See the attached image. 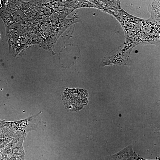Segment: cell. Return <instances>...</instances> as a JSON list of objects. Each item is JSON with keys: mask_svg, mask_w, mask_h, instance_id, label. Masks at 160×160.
<instances>
[{"mask_svg": "<svg viewBox=\"0 0 160 160\" xmlns=\"http://www.w3.org/2000/svg\"><path fill=\"white\" fill-rule=\"evenodd\" d=\"M64 23L63 18L55 14L25 25L31 32L39 37L43 48L52 51L57 39L66 28V24Z\"/></svg>", "mask_w": 160, "mask_h": 160, "instance_id": "2", "label": "cell"}, {"mask_svg": "<svg viewBox=\"0 0 160 160\" xmlns=\"http://www.w3.org/2000/svg\"><path fill=\"white\" fill-rule=\"evenodd\" d=\"M10 53L14 57L33 44L41 45L39 37L31 32L25 24L15 23L6 32Z\"/></svg>", "mask_w": 160, "mask_h": 160, "instance_id": "3", "label": "cell"}, {"mask_svg": "<svg viewBox=\"0 0 160 160\" xmlns=\"http://www.w3.org/2000/svg\"><path fill=\"white\" fill-rule=\"evenodd\" d=\"M13 127L16 126L17 129H20L21 131L26 133L32 130L38 132L43 131L46 127V123L43 121L39 115L37 118L33 117L27 119L11 123Z\"/></svg>", "mask_w": 160, "mask_h": 160, "instance_id": "5", "label": "cell"}, {"mask_svg": "<svg viewBox=\"0 0 160 160\" xmlns=\"http://www.w3.org/2000/svg\"></svg>", "mask_w": 160, "mask_h": 160, "instance_id": "6", "label": "cell"}, {"mask_svg": "<svg viewBox=\"0 0 160 160\" xmlns=\"http://www.w3.org/2000/svg\"><path fill=\"white\" fill-rule=\"evenodd\" d=\"M5 2L0 10V15L6 32L14 24H25L31 22L37 11L40 0H9Z\"/></svg>", "mask_w": 160, "mask_h": 160, "instance_id": "1", "label": "cell"}, {"mask_svg": "<svg viewBox=\"0 0 160 160\" xmlns=\"http://www.w3.org/2000/svg\"><path fill=\"white\" fill-rule=\"evenodd\" d=\"M87 92L84 90L69 89L64 92L63 96V101L70 108L75 106H83L87 102Z\"/></svg>", "mask_w": 160, "mask_h": 160, "instance_id": "4", "label": "cell"}]
</instances>
